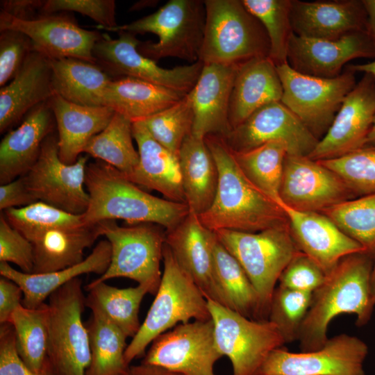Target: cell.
Segmentation results:
<instances>
[{"instance_id":"1","label":"cell","mask_w":375,"mask_h":375,"mask_svg":"<svg viewBox=\"0 0 375 375\" xmlns=\"http://www.w3.org/2000/svg\"><path fill=\"white\" fill-rule=\"evenodd\" d=\"M205 141L218 170L214 201L199 216L206 228L255 233L288 223L279 205L244 175L223 137L209 135Z\"/></svg>"},{"instance_id":"2","label":"cell","mask_w":375,"mask_h":375,"mask_svg":"<svg viewBox=\"0 0 375 375\" xmlns=\"http://www.w3.org/2000/svg\"><path fill=\"white\" fill-rule=\"evenodd\" d=\"M373 252L363 251L342 258L312 293L298 340L300 351L324 346L331 321L341 314H353L362 326L370 320L375 302L370 289Z\"/></svg>"},{"instance_id":"3","label":"cell","mask_w":375,"mask_h":375,"mask_svg":"<svg viewBox=\"0 0 375 375\" xmlns=\"http://www.w3.org/2000/svg\"><path fill=\"white\" fill-rule=\"evenodd\" d=\"M85 185L90 196L88 209L82 214L85 224L122 219L130 224H155L169 231L190 212L186 203L146 192L123 173L101 160L88 163Z\"/></svg>"},{"instance_id":"4","label":"cell","mask_w":375,"mask_h":375,"mask_svg":"<svg viewBox=\"0 0 375 375\" xmlns=\"http://www.w3.org/2000/svg\"><path fill=\"white\" fill-rule=\"evenodd\" d=\"M164 270L155 299L137 334L125 351L128 365L145 354L160 335L180 324L211 319L208 300L191 277L177 262L165 244Z\"/></svg>"},{"instance_id":"5","label":"cell","mask_w":375,"mask_h":375,"mask_svg":"<svg viewBox=\"0 0 375 375\" xmlns=\"http://www.w3.org/2000/svg\"><path fill=\"white\" fill-rule=\"evenodd\" d=\"M205 23L204 1L170 0L149 15L107 31L151 33L158 40L140 41L138 50L142 55L156 62L172 57L192 64L199 60Z\"/></svg>"},{"instance_id":"6","label":"cell","mask_w":375,"mask_h":375,"mask_svg":"<svg viewBox=\"0 0 375 375\" xmlns=\"http://www.w3.org/2000/svg\"><path fill=\"white\" fill-rule=\"evenodd\" d=\"M206 23L199 60L238 65L269 57L270 43L260 22L241 0H204Z\"/></svg>"},{"instance_id":"7","label":"cell","mask_w":375,"mask_h":375,"mask_svg":"<svg viewBox=\"0 0 375 375\" xmlns=\"http://www.w3.org/2000/svg\"><path fill=\"white\" fill-rule=\"evenodd\" d=\"M236 258L256 290L263 320H268L271 299L279 277L299 252L289 224L251 233L231 230L214 232Z\"/></svg>"},{"instance_id":"8","label":"cell","mask_w":375,"mask_h":375,"mask_svg":"<svg viewBox=\"0 0 375 375\" xmlns=\"http://www.w3.org/2000/svg\"><path fill=\"white\" fill-rule=\"evenodd\" d=\"M49 299L48 362L53 375H86L90 363L88 328L82 319L85 306L78 277Z\"/></svg>"},{"instance_id":"9","label":"cell","mask_w":375,"mask_h":375,"mask_svg":"<svg viewBox=\"0 0 375 375\" xmlns=\"http://www.w3.org/2000/svg\"><path fill=\"white\" fill-rule=\"evenodd\" d=\"M101 235L111 245V259L107 270L94 283L124 277L149 288L156 294L162 278L160 262L165 244L162 227L151 223L120 226L115 221L99 223Z\"/></svg>"},{"instance_id":"10","label":"cell","mask_w":375,"mask_h":375,"mask_svg":"<svg viewBox=\"0 0 375 375\" xmlns=\"http://www.w3.org/2000/svg\"><path fill=\"white\" fill-rule=\"evenodd\" d=\"M276 69L283 87L281 101L319 140L356 85V72L346 68L336 77L321 78L298 72L288 63Z\"/></svg>"},{"instance_id":"11","label":"cell","mask_w":375,"mask_h":375,"mask_svg":"<svg viewBox=\"0 0 375 375\" xmlns=\"http://www.w3.org/2000/svg\"><path fill=\"white\" fill-rule=\"evenodd\" d=\"M207 300L217 347L229 359L233 375H258L269 354L285 344L276 325L269 320L249 319Z\"/></svg>"},{"instance_id":"12","label":"cell","mask_w":375,"mask_h":375,"mask_svg":"<svg viewBox=\"0 0 375 375\" xmlns=\"http://www.w3.org/2000/svg\"><path fill=\"white\" fill-rule=\"evenodd\" d=\"M88 157L81 156L74 164L64 163L58 155V135L53 132L44 140L35 163L23 176L27 188L38 201L83 214L90 202L85 185Z\"/></svg>"},{"instance_id":"13","label":"cell","mask_w":375,"mask_h":375,"mask_svg":"<svg viewBox=\"0 0 375 375\" xmlns=\"http://www.w3.org/2000/svg\"><path fill=\"white\" fill-rule=\"evenodd\" d=\"M117 33V39L102 33L93 49L96 64L110 76L136 78L187 94L192 90L203 67L201 60L172 69L162 68L138 51L140 40L136 35L126 31Z\"/></svg>"},{"instance_id":"14","label":"cell","mask_w":375,"mask_h":375,"mask_svg":"<svg viewBox=\"0 0 375 375\" xmlns=\"http://www.w3.org/2000/svg\"><path fill=\"white\" fill-rule=\"evenodd\" d=\"M368 352L361 339L341 333L313 351L291 352L283 347L273 350L258 375H366Z\"/></svg>"},{"instance_id":"15","label":"cell","mask_w":375,"mask_h":375,"mask_svg":"<svg viewBox=\"0 0 375 375\" xmlns=\"http://www.w3.org/2000/svg\"><path fill=\"white\" fill-rule=\"evenodd\" d=\"M151 343L142 362L181 375H216L215 365L222 357L212 319L180 324Z\"/></svg>"},{"instance_id":"16","label":"cell","mask_w":375,"mask_h":375,"mask_svg":"<svg viewBox=\"0 0 375 375\" xmlns=\"http://www.w3.org/2000/svg\"><path fill=\"white\" fill-rule=\"evenodd\" d=\"M231 150L246 151L270 142L286 145L288 155L308 156L319 140L281 101L267 103L224 138Z\"/></svg>"},{"instance_id":"17","label":"cell","mask_w":375,"mask_h":375,"mask_svg":"<svg viewBox=\"0 0 375 375\" xmlns=\"http://www.w3.org/2000/svg\"><path fill=\"white\" fill-rule=\"evenodd\" d=\"M12 29L26 34L34 50L50 60L67 58L96 63L93 49L102 33L78 26L66 12L40 15L31 20H21L0 13V31Z\"/></svg>"},{"instance_id":"18","label":"cell","mask_w":375,"mask_h":375,"mask_svg":"<svg viewBox=\"0 0 375 375\" xmlns=\"http://www.w3.org/2000/svg\"><path fill=\"white\" fill-rule=\"evenodd\" d=\"M279 196L294 210L318 212L355 198L345 182L318 160L288 154Z\"/></svg>"},{"instance_id":"19","label":"cell","mask_w":375,"mask_h":375,"mask_svg":"<svg viewBox=\"0 0 375 375\" xmlns=\"http://www.w3.org/2000/svg\"><path fill=\"white\" fill-rule=\"evenodd\" d=\"M374 115L375 78L365 73L308 157L315 160L333 159L364 148Z\"/></svg>"},{"instance_id":"20","label":"cell","mask_w":375,"mask_h":375,"mask_svg":"<svg viewBox=\"0 0 375 375\" xmlns=\"http://www.w3.org/2000/svg\"><path fill=\"white\" fill-rule=\"evenodd\" d=\"M358 58H375V49L367 31H358L335 40L291 35L288 63L303 74L334 78L344 65Z\"/></svg>"},{"instance_id":"21","label":"cell","mask_w":375,"mask_h":375,"mask_svg":"<svg viewBox=\"0 0 375 375\" xmlns=\"http://www.w3.org/2000/svg\"><path fill=\"white\" fill-rule=\"evenodd\" d=\"M297 249L317 262L326 274L351 253L366 251L322 212L294 210L280 200Z\"/></svg>"},{"instance_id":"22","label":"cell","mask_w":375,"mask_h":375,"mask_svg":"<svg viewBox=\"0 0 375 375\" xmlns=\"http://www.w3.org/2000/svg\"><path fill=\"white\" fill-rule=\"evenodd\" d=\"M213 235V231L202 224L198 215L190 212L176 227L165 231V244L206 298L225 306L216 281L212 247Z\"/></svg>"},{"instance_id":"23","label":"cell","mask_w":375,"mask_h":375,"mask_svg":"<svg viewBox=\"0 0 375 375\" xmlns=\"http://www.w3.org/2000/svg\"><path fill=\"white\" fill-rule=\"evenodd\" d=\"M238 65L203 64L197 81L188 93L194 114V136L224 138L231 131L229 105Z\"/></svg>"},{"instance_id":"24","label":"cell","mask_w":375,"mask_h":375,"mask_svg":"<svg viewBox=\"0 0 375 375\" xmlns=\"http://www.w3.org/2000/svg\"><path fill=\"white\" fill-rule=\"evenodd\" d=\"M290 21L294 34L328 40L367 31V27L362 0H292Z\"/></svg>"},{"instance_id":"25","label":"cell","mask_w":375,"mask_h":375,"mask_svg":"<svg viewBox=\"0 0 375 375\" xmlns=\"http://www.w3.org/2000/svg\"><path fill=\"white\" fill-rule=\"evenodd\" d=\"M55 117L47 101L31 109L21 124L0 143V183L25 175L37 161L45 138L55 131Z\"/></svg>"},{"instance_id":"26","label":"cell","mask_w":375,"mask_h":375,"mask_svg":"<svg viewBox=\"0 0 375 375\" xmlns=\"http://www.w3.org/2000/svg\"><path fill=\"white\" fill-rule=\"evenodd\" d=\"M54 94L51 60L33 51L15 77L1 88L0 133L11 128L31 109Z\"/></svg>"},{"instance_id":"27","label":"cell","mask_w":375,"mask_h":375,"mask_svg":"<svg viewBox=\"0 0 375 375\" xmlns=\"http://www.w3.org/2000/svg\"><path fill=\"white\" fill-rule=\"evenodd\" d=\"M132 132L140 160L128 178L138 186L159 192L166 199L185 203L178 157L156 141L143 122H133Z\"/></svg>"},{"instance_id":"28","label":"cell","mask_w":375,"mask_h":375,"mask_svg":"<svg viewBox=\"0 0 375 375\" xmlns=\"http://www.w3.org/2000/svg\"><path fill=\"white\" fill-rule=\"evenodd\" d=\"M48 102L56 124L58 155L67 165L76 162L88 142L108 125L115 113L109 107L79 105L58 94Z\"/></svg>"},{"instance_id":"29","label":"cell","mask_w":375,"mask_h":375,"mask_svg":"<svg viewBox=\"0 0 375 375\" xmlns=\"http://www.w3.org/2000/svg\"><path fill=\"white\" fill-rule=\"evenodd\" d=\"M282 95L276 66L269 57L255 58L239 64L229 105L232 129L261 106L281 101Z\"/></svg>"},{"instance_id":"30","label":"cell","mask_w":375,"mask_h":375,"mask_svg":"<svg viewBox=\"0 0 375 375\" xmlns=\"http://www.w3.org/2000/svg\"><path fill=\"white\" fill-rule=\"evenodd\" d=\"M111 245L107 240H101L92 253L82 262L63 269L40 274L18 271L8 263L0 262L1 276L16 283L24 293L22 305L36 308L58 289L82 274L94 273L102 275L111 259Z\"/></svg>"},{"instance_id":"31","label":"cell","mask_w":375,"mask_h":375,"mask_svg":"<svg viewBox=\"0 0 375 375\" xmlns=\"http://www.w3.org/2000/svg\"><path fill=\"white\" fill-rule=\"evenodd\" d=\"M101 235L99 223L46 231L31 242L34 252L33 273L58 271L82 262L84 251Z\"/></svg>"},{"instance_id":"32","label":"cell","mask_w":375,"mask_h":375,"mask_svg":"<svg viewBox=\"0 0 375 375\" xmlns=\"http://www.w3.org/2000/svg\"><path fill=\"white\" fill-rule=\"evenodd\" d=\"M178 160L185 203L190 212L199 216L212 205L218 183L217 167L205 138L188 135Z\"/></svg>"},{"instance_id":"33","label":"cell","mask_w":375,"mask_h":375,"mask_svg":"<svg viewBox=\"0 0 375 375\" xmlns=\"http://www.w3.org/2000/svg\"><path fill=\"white\" fill-rule=\"evenodd\" d=\"M187 93L133 77L113 78L103 106L133 122L142 121L181 101Z\"/></svg>"},{"instance_id":"34","label":"cell","mask_w":375,"mask_h":375,"mask_svg":"<svg viewBox=\"0 0 375 375\" xmlns=\"http://www.w3.org/2000/svg\"><path fill=\"white\" fill-rule=\"evenodd\" d=\"M55 94L87 106H104L106 90L113 79L96 63L67 58L51 60Z\"/></svg>"},{"instance_id":"35","label":"cell","mask_w":375,"mask_h":375,"mask_svg":"<svg viewBox=\"0 0 375 375\" xmlns=\"http://www.w3.org/2000/svg\"><path fill=\"white\" fill-rule=\"evenodd\" d=\"M212 247L216 281L225 306L249 319L264 321L256 290L240 264L218 240L215 233Z\"/></svg>"},{"instance_id":"36","label":"cell","mask_w":375,"mask_h":375,"mask_svg":"<svg viewBox=\"0 0 375 375\" xmlns=\"http://www.w3.org/2000/svg\"><path fill=\"white\" fill-rule=\"evenodd\" d=\"M85 289V306L97 310L116 325L127 338H133L140 328L139 310L144 297L149 293L147 286L118 288L105 282H90Z\"/></svg>"},{"instance_id":"37","label":"cell","mask_w":375,"mask_h":375,"mask_svg":"<svg viewBox=\"0 0 375 375\" xmlns=\"http://www.w3.org/2000/svg\"><path fill=\"white\" fill-rule=\"evenodd\" d=\"M49 308L44 303L36 308L22 304L12 314L17 353L33 372L43 374L51 370L47 358Z\"/></svg>"},{"instance_id":"38","label":"cell","mask_w":375,"mask_h":375,"mask_svg":"<svg viewBox=\"0 0 375 375\" xmlns=\"http://www.w3.org/2000/svg\"><path fill=\"white\" fill-rule=\"evenodd\" d=\"M90 363L86 375H122L130 365L125 360L127 336L113 323L97 310L87 324Z\"/></svg>"},{"instance_id":"39","label":"cell","mask_w":375,"mask_h":375,"mask_svg":"<svg viewBox=\"0 0 375 375\" xmlns=\"http://www.w3.org/2000/svg\"><path fill=\"white\" fill-rule=\"evenodd\" d=\"M132 121L115 112L108 125L87 144L83 153L103 161L129 178L139 163L133 143Z\"/></svg>"},{"instance_id":"40","label":"cell","mask_w":375,"mask_h":375,"mask_svg":"<svg viewBox=\"0 0 375 375\" xmlns=\"http://www.w3.org/2000/svg\"><path fill=\"white\" fill-rule=\"evenodd\" d=\"M232 151L247 178L277 203L280 200L284 160L288 153L286 145L270 142L249 151Z\"/></svg>"},{"instance_id":"41","label":"cell","mask_w":375,"mask_h":375,"mask_svg":"<svg viewBox=\"0 0 375 375\" xmlns=\"http://www.w3.org/2000/svg\"><path fill=\"white\" fill-rule=\"evenodd\" d=\"M368 251L375 249V192L349 199L320 212Z\"/></svg>"},{"instance_id":"42","label":"cell","mask_w":375,"mask_h":375,"mask_svg":"<svg viewBox=\"0 0 375 375\" xmlns=\"http://www.w3.org/2000/svg\"><path fill=\"white\" fill-rule=\"evenodd\" d=\"M246 8L262 24L268 35L269 58L276 66L288 63V49L293 33L292 0H242Z\"/></svg>"},{"instance_id":"43","label":"cell","mask_w":375,"mask_h":375,"mask_svg":"<svg viewBox=\"0 0 375 375\" xmlns=\"http://www.w3.org/2000/svg\"><path fill=\"white\" fill-rule=\"evenodd\" d=\"M8 223L31 242L51 228L84 224L82 215L72 214L42 201L3 211Z\"/></svg>"},{"instance_id":"44","label":"cell","mask_w":375,"mask_h":375,"mask_svg":"<svg viewBox=\"0 0 375 375\" xmlns=\"http://www.w3.org/2000/svg\"><path fill=\"white\" fill-rule=\"evenodd\" d=\"M194 114L187 94L172 106L142 120L160 144L178 157L183 141L192 133Z\"/></svg>"},{"instance_id":"45","label":"cell","mask_w":375,"mask_h":375,"mask_svg":"<svg viewBox=\"0 0 375 375\" xmlns=\"http://www.w3.org/2000/svg\"><path fill=\"white\" fill-rule=\"evenodd\" d=\"M311 297L310 292L276 287L270 301L268 320L276 325L285 344L298 340Z\"/></svg>"},{"instance_id":"46","label":"cell","mask_w":375,"mask_h":375,"mask_svg":"<svg viewBox=\"0 0 375 375\" xmlns=\"http://www.w3.org/2000/svg\"><path fill=\"white\" fill-rule=\"evenodd\" d=\"M318 161L338 175L355 198L375 192L374 147H364L338 158Z\"/></svg>"},{"instance_id":"47","label":"cell","mask_w":375,"mask_h":375,"mask_svg":"<svg viewBox=\"0 0 375 375\" xmlns=\"http://www.w3.org/2000/svg\"><path fill=\"white\" fill-rule=\"evenodd\" d=\"M0 86L7 85L17 74L28 56L34 50L31 39L12 29L0 31Z\"/></svg>"},{"instance_id":"48","label":"cell","mask_w":375,"mask_h":375,"mask_svg":"<svg viewBox=\"0 0 375 375\" xmlns=\"http://www.w3.org/2000/svg\"><path fill=\"white\" fill-rule=\"evenodd\" d=\"M76 12L96 22L106 31L117 26L114 0H46L40 15Z\"/></svg>"},{"instance_id":"49","label":"cell","mask_w":375,"mask_h":375,"mask_svg":"<svg viewBox=\"0 0 375 375\" xmlns=\"http://www.w3.org/2000/svg\"><path fill=\"white\" fill-rule=\"evenodd\" d=\"M326 274L307 255L299 252L288 264L278 279V285L312 293L324 282Z\"/></svg>"},{"instance_id":"50","label":"cell","mask_w":375,"mask_h":375,"mask_svg":"<svg viewBox=\"0 0 375 375\" xmlns=\"http://www.w3.org/2000/svg\"><path fill=\"white\" fill-rule=\"evenodd\" d=\"M0 262H12L24 273L31 274L34 267L32 243L0 215Z\"/></svg>"},{"instance_id":"51","label":"cell","mask_w":375,"mask_h":375,"mask_svg":"<svg viewBox=\"0 0 375 375\" xmlns=\"http://www.w3.org/2000/svg\"><path fill=\"white\" fill-rule=\"evenodd\" d=\"M0 375H53L52 370L38 374L31 370L19 356L15 335L10 323L0 327Z\"/></svg>"},{"instance_id":"52","label":"cell","mask_w":375,"mask_h":375,"mask_svg":"<svg viewBox=\"0 0 375 375\" xmlns=\"http://www.w3.org/2000/svg\"><path fill=\"white\" fill-rule=\"evenodd\" d=\"M38 201L29 192L23 176L0 185V209L24 207Z\"/></svg>"},{"instance_id":"53","label":"cell","mask_w":375,"mask_h":375,"mask_svg":"<svg viewBox=\"0 0 375 375\" xmlns=\"http://www.w3.org/2000/svg\"><path fill=\"white\" fill-rule=\"evenodd\" d=\"M24 293L14 281L0 278V324L8 323L13 312L22 304Z\"/></svg>"},{"instance_id":"54","label":"cell","mask_w":375,"mask_h":375,"mask_svg":"<svg viewBox=\"0 0 375 375\" xmlns=\"http://www.w3.org/2000/svg\"><path fill=\"white\" fill-rule=\"evenodd\" d=\"M43 0L1 1L2 12L21 20H31L40 15Z\"/></svg>"},{"instance_id":"55","label":"cell","mask_w":375,"mask_h":375,"mask_svg":"<svg viewBox=\"0 0 375 375\" xmlns=\"http://www.w3.org/2000/svg\"><path fill=\"white\" fill-rule=\"evenodd\" d=\"M131 375H181L159 366L141 362L140 365L130 366Z\"/></svg>"},{"instance_id":"56","label":"cell","mask_w":375,"mask_h":375,"mask_svg":"<svg viewBox=\"0 0 375 375\" xmlns=\"http://www.w3.org/2000/svg\"><path fill=\"white\" fill-rule=\"evenodd\" d=\"M367 15V33L375 49V0H362Z\"/></svg>"},{"instance_id":"57","label":"cell","mask_w":375,"mask_h":375,"mask_svg":"<svg viewBox=\"0 0 375 375\" xmlns=\"http://www.w3.org/2000/svg\"><path fill=\"white\" fill-rule=\"evenodd\" d=\"M355 72H360L372 74L375 78V60L360 65H349L346 67Z\"/></svg>"},{"instance_id":"58","label":"cell","mask_w":375,"mask_h":375,"mask_svg":"<svg viewBox=\"0 0 375 375\" xmlns=\"http://www.w3.org/2000/svg\"><path fill=\"white\" fill-rule=\"evenodd\" d=\"M159 1L158 0H142L133 3L129 8V11H138L146 8L155 7Z\"/></svg>"},{"instance_id":"59","label":"cell","mask_w":375,"mask_h":375,"mask_svg":"<svg viewBox=\"0 0 375 375\" xmlns=\"http://www.w3.org/2000/svg\"><path fill=\"white\" fill-rule=\"evenodd\" d=\"M370 289L372 298L375 302V249L373 251V264L370 274Z\"/></svg>"},{"instance_id":"60","label":"cell","mask_w":375,"mask_h":375,"mask_svg":"<svg viewBox=\"0 0 375 375\" xmlns=\"http://www.w3.org/2000/svg\"><path fill=\"white\" fill-rule=\"evenodd\" d=\"M365 147H375V115Z\"/></svg>"},{"instance_id":"61","label":"cell","mask_w":375,"mask_h":375,"mask_svg":"<svg viewBox=\"0 0 375 375\" xmlns=\"http://www.w3.org/2000/svg\"><path fill=\"white\" fill-rule=\"evenodd\" d=\"M122 375H131V374H130V372H128V373H126V374H122Z\"/></svg>"},{"instance_id":"62","label":"cell","mask_w":375,"mask_h":375,"mask_svg":"<svg viewBox=\"0 0 375 375\" xmlns=\"http://www.w3.org/2000/svg\"><path fill=\"white\" fill-rule=\"evenodd\" d=\"M375 148V147H374Z\"/></svg>"}]
</instances>
